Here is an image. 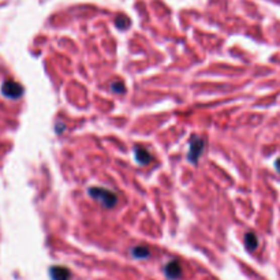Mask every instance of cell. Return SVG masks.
<instances>
[{
	"mask_svg": "<svg viewBox=\"0 0 280 280\" xmlns=\"http://www.w3.org/2000/svg\"><path fill=\"white\" fill-rule=\"evenodd\" d=\"M88 193L92 198L96 199L97 202L103 205L104 208H114L118 202V197L111 190L104 189V187H91Z\"/></svg>",
	"mask_w": 280,
	"mask_h": 280,
	"instance_id": "1",
	"label": "cell"
},
{
	"mask_svg": "<svg viewBox=\"0 0 280 280\" xmlns=\"http://www.w3.org/2000/svg\"><path fill=\"white\" fill-rule=\"evenodd\" d=\"M205 148L204 139H201L198 137H193L191 141H190V149L189 153H187V160H189L191 164H197L198 162L199 156L202 155Z\"/></svg>",
	"mask_w": 280,
	"mask_h": 280,
	"instance_id": "2",
	"label": "cell"
},
{
	"mask_svg": "<svg viewBox=\"0 0 280 280\" xmlns=\"http://www.w3.org/2000/svg\"><path fill=\"white\" fill-rule=\"evenodd\" d=\"M3 95L7 96V97H11V99H18L22 96L24 93V89H22V86L17 84L14 81H7L5 82V85H3Z\"/></svg>",
	"mask_w": 280,
	"mask_h": 280,
	"instance_id": "3",
	"label": "cell"
},
{
	"mask_svg": "<svg viewBox=\"0 0 280 280\" xmlns=\"http://www.w3.org/2000/svg\"><path fill=\"white\" fill-rule=\"evenodd\" d=\"M164 273L168 279H179L182 276V266L178 261H170L164 266Z\"/></svg>",
	"mask_w": 280,
	"mask_h": 280,
	"instance_id": "4",
	"label": "cell"
},
{
	"mask_svg": "<svg viewBox=\"0 0 280 280\" xmlns=\"http://www.w3.org/2000/svg\"><path fill=\"white\" fill-rule=\"evenodd\" d=\"M49 275H51L52 280H70L72 272H70V269H67L66 266L56 265L49 269Z\"/></svg>",
	"mask_w": 280,
	"mask_h": 280,
	"instance_id": "5",
	"label": "cell"
},
{
	"mask_svg": "<svg viewBox=\"0 0 280 280\" xmlns=\"http://www.w3.org/2000/svg\"><path fill=\"white\" fill-rule=\"evenodd\" d=\"M134 156H135V160H137L139 164H148V163L151 162V159H152V156H151V153L148 152L147 149L143 147H135V149H134Z\"/></svg>",
	"mask_w": 280,
	"mask_h": 280,
	"instance_id": "6",
	"label": "cell"
},
{
	"mask_svg": "<svg viewBox=\"0 0 280 280\" xmlns=\"http://www.w3.org/2000/svg\"><path fill=\"white\" fill-rule=\"evenodd\" d=\"M245 246L247 250H256L258 246V238L253 231L245 234Z\"/></svg>",
	"mask_w": 280,
	"mask_h": 280,
	"instance_id": "7",
	"label": "cell"
},
{
	"mask_svg": "<svg viewBox=\"0 0 280 280\" xmlns=\"http://www.w3.org/2000/svg\"><path fill=\"white\" fill-rule=\"evenodd\" d=\"M131 254L135 258H148V257L151 256V250L147 246H135L133 247Z\"/></svg>",
	"mask_w": 280,
	"mask_h": 280,
	"instance_id": "8",
	"label": "cell"
},
{
	"mask_svg": "<svg viewBox=\"0 0 280 280\" xmlns=\"http://www.w3.org/2000/svg\"><path fill=\"white\" fill-rule=\"evenodd\" d=\"M111 89L115 93H124V84L122 81H114L111 84Z\"/></svg>",
	"mask_w": 280,
	"mask_h": 280,
	"instance_id": "9",
	"label": "cell"
},
{
	"mask_svg": "<svg viewBox=\"0 0 280 280\" xmlns=\"http://www.w3.org/2000/svg\"><path fill=\"white\" fill-rule=\"evenodd\" d=\"M275 167H276V170H277V171L280 172V159H277V160H276Z\"/></svg>",
	"mask_w": 280,
	"mask_h": 280,
	"instance_id": "10",
	"label": "cell"
}]
</instances>
